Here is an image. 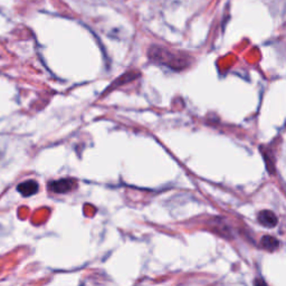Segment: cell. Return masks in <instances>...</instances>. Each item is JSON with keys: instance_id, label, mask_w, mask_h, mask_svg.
<instances>
[{"instance_id": "obj_1", "label": "cell", "mask_w": 286, "mask_h": 286, "mask_svg": "<svg viewBox=\"0 0 286 286\" xmlns=\"http://www.w3.org/2000/svg\"><path fill=\"white\" fill-rule=\"evenodd\" d=\"M148 57L153 63L167 66L173 71H183L192 63V57L185 53L171 51L160 45L150 46Z\"/></svg>"}, {"instance_id": "obj_2", "label": "cell", "mask_w": 286, "mask_h": 286, "mask_svg": "<svg viewBox=\"0 0 286 286\" xmlns=\"http://www.w3.org/2000/svg\"><path fill=\"white\" fill-rule=\"evenodd\" d=\"M76 187V181L74 179H60L52 181L48 184V189L55 194H66L68 191H72Z\"/></svg>"}, {"instance_id": "obj_3", "label": "cell", "mask_w": 286, "mask_h": 286, "mask_svg": "<svg viewBox=\"0 0 286 286\" xmlns=\"http://www.w3.org/2000/svg\"><path fill=\"white\" fill-rule=\"evenodd\" d=\"M38 189H40V185H38L37 181L35 180H27L24 183L19 184L17 187V190L20 195L24 197H30L35 194H37Z\"/></svg>"}, {"instance_id": "obj_4", "label": "cell", "mask_w": 286, "mask_h": 286, "mask_svg": "<svg viewBox=\"0 0 286 286\" xmlns=\"http://www.w3.org/2000/svg\"><path fill=\"white\" fill-rule=\"evenodd\" d=\"M139 76H140V73L137 72V71H130V72L125 73V74H123V75L120 76L118 80H115L114 82L110 85V87L107 88V90L105 92H104V94H105L106 92H111L112 90H114L115 87H119L120 85H123L124 83L126 84V83L132 82L133 80L138 79Z\"/></svg>"}, {"instance_id": "obj_5", "label": "cell", "mask_w": 286, "mask_h": 286, "mask_svg": "<svg viewBox=\"0 0 286 286\" xmlns=\"http://www.w3.org/2000/svg\"><path fill=\"white\" fill-rule=\"evenodd\" d=\"M258 222H260L264 227L273 228L277 225L278 219L273 211L263 210L258 214Z\"/></svg>"}, {"instance_id": "obj_6", "label": "cell", "mask_w": 286, "mask_h": 286, "mask_svg": "<svg viewBox=\"0 0 286 286\" xmlns=\"http://www.w3.org/2000/svg\"><path fill=\"white\" fill-rule=\"evenodd\" d=\"M261 243L262 246L264 247L265 249L269 250V252H274V250H276L278 247H280V242H278L275 237H273V236H264V237L262 238Z\"/></svg>"}, {"instance_id": "obj_7", "label": "cell", "mask_w": 286, "mask_h": 286, "mask_svg": "<svg viewBox=\"0 0 286 286\" xmlns=\"http://www.w3.org/2000/svg\"><path fill=\"white\" fill-rule=\"evenodd\" d=\"M255 286H267V284H266L265 281L262 280V278H257V280L255 281Z\"/></svg>"}]
</instances>
